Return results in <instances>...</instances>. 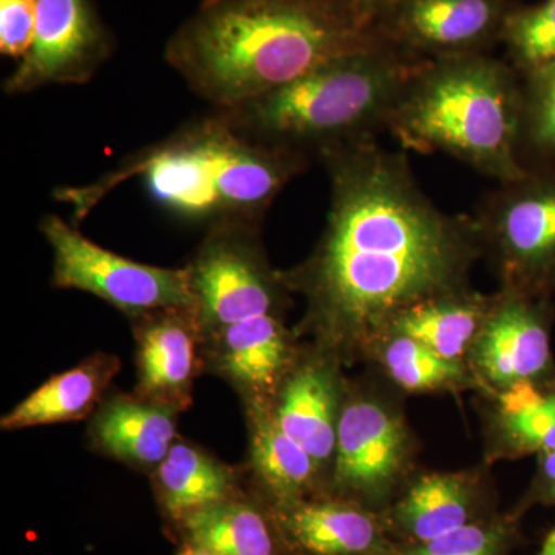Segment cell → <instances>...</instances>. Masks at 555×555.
Segmentation results:
<instances>
[{
  "mask_svg": "<svg viewBox=\"0 0 555 555\" xmlns=\"http://www.w3.org/2000/svg\"><path fill=\"white\" fill-rule=\"evenodd\" d=\"M382 38L357 0H203L164 56L201 100L228 108Z\"/></svg>",
  "mask_w": 555,
  "mask_h": 555,
  "instance_id": "cell-2",
  "label": "cell"
},
{
  "mask_svg": "<svg viewBox=\"0 0 555 555\" xmlns=\"http://www.w3.org/2000/svg\"><path fill=\"white\" fill-rule=\"evenodd\" d=\"M521 78L489 53L425 61L409 78L386 130L403 150L443 153L496 184L524 177Z\"/></svg>",
  "mask_w": 555,
  "mask_h": 555,
  "instance_id": "cell-4",
  "label": "cell"
},
{
  "mask_svg": "<svg viewBox=\"0 0 555 555\" xmlns=\"http://www.w3.org/2000/svg\"><path fill=\"white\" fill-rule=\"evenodd\" d=\"M36 28V0H0V53L24 60Z\"/></svg>",
  "mask_w": 555,
  "mask_h": 555,
  "instance_id": "cell-29",
  "label": "cell"
},
{
  "mask_svg": "<svg viewBox=\"0 0 555 555\" xmlns=\"http://www.w3.org/2000/svg\"><path fill=\"white\" fill-rule=\"evenodd\" d=\"M418 451L390 383L347 379L326 494L383 513L420 473Z\"/></svg>",
  "mask_w": 555,
  "mask_h": 555,
  "instance_id": "cell-6",
  "label": "cell"
},
{
  "mask_svg": "<svg viewBox=\"0 0 555 555\" xmlns=\"http://www.w3.org/2000/svg\"><path fill=\"white\" fill-rule=\"evenodd\" d=\"M521 520L513 509L499 511L422 545L396 543L389 555H514L524 542Z\"/></svg>",
  "mask_w": 555,
  "mask_h": 555,
  "instance_id": "cell-26",
  "label": "cell"
},
{
  "mask_svg": "<svg viewBox=\"0 0 555 555\" xmlns=\"http://www.w3.org/2000/svg\"><path fill=\"white\" fill-rule=\"evenodd\" d=\"M401 393L480 392L466 363L451 361L422 343L397 332H385L369 346L364 360Z\"/></svg>",
  "mask_w": 555,
  "mask_h": 555,
  "instance_id": "cell-25",
  "label": "cell"
},
{
  "mask_svg": "<svg viewBox=\"0 0 555 555\" xmlns=\"http://www.w3.org/2000/svg\"><path fill=\"white\" fill-rule=\"evenodd\" d=\"M53 250V284L104 299L134 318L153 310L195 308L188 269H166L120 257L86 238L57 215L40 221Z\"/></svg>",
  "mask_w": 555,
  "mask_h": 555,
  "instance_id": "cell-9",
  "label": "cell"
},
{
  "mask_svg": "<svg viewBox=\"0 0 555 555\" xmlns=\"http://www.w3.org/2000/svg\"><path fill=\"white\" fill-rule=\"evenodd\" d=\"M477 397L486 466L555 451V378Z\"/></svg>",
  "mask_w": 555,
  "mask_h": 555,
  "instance_id": "cell-18",
  "label": "cell"
},
{
  "mask_svg": "<svg viewBox=\"0 0 555 555\" xmlns=\"http://www.w3.org/2000/svg\"><path fill=\"white\" fill-rule=\"evenodd\" d=\"M489 466L449 473H418L383 511L387 534L397 545H422L499 513Z\"/></svg>",
  "mask_w": 555,
  "mask_h": 555,
  "instance_id": "cell-13",
  "label": "cell"
},
{
  "mask_svg": "<svg viewBox=\"0 0 555 555\" xmlns=\"http://www.w3.org/2000/svg\"><path fill=\"white\" fill-rule=\"evenodd\" d=\"M137 335L138 396L182 411L192 404L204 345L195 308L153 310L133 318Z\"/></svg>",
  "mask_w": 555,
  "mask_h": 555,
  "instance_id": "cell-15",
  "label": "cell"
},
{
  "mask_svg": "<svg viewBox=\"0 0 555 555\" xmlns=\"http://www.w3.org/2000/svg\"><path fill=\"white\" fill-rule=\"evenodd\" d=\"M422 60L382 39L310 69L286 86L219 109L246 137L320 160L377 138Z\"/></svg>",
  "mask_w": 555,
  "mask_h": 555,
  "instance_id": "cell-5",
  "label": "cell"
},
{
  "mask_svg": "<svg viewBox=\"0 0 555 555\" xmlns=\"http://www.w3.org/2000/svg\"><path fill=\"white\" fill-rule=\"evenodd\" d=\"M177 555H215L207 551L206 547H201L198 545H193V543H181L179 545Z\"/></svg>",
  "mask_w": 555,
  "mask_h": 555,
  "instance_id": "cell-32",
  "label": "cell"
},
{
  "mask_svg": "<svg viewBox=\"0 0 555 555\" xmlns=\"http://www.w3.org/2000/svg\"><path fill=\"white\" fill-rule=\"evenodd\" d=\"M470 217L499 288L553 297L555 164L528 169L521 178L496 184Z\"/></svg>",
  "mask_w": 555,
  "mask_h": 555,
  "instance_id": "cell-7",
  "label": "cell"
},
{
  "mask_svg": "<svg viewBox=\"0 0 555 555\" xmlns=\"http://www.w3.org/2000/svg\"><path fill=\"white\" fill-rule=\"evenodd\" d=\"M520 159L526 170L555 164V62L521 78Z\"/></svg>",
  "mask_w": 555,
  "mask_h": 555,
  "instance_id": "cell-28",
  "label": "cell"
},
{
  "mask_svg": "<svg viewBox=\"0 0 555 555\" xmlns=\"http://www.w3.org/2000/svg\"><path fill=\"white\" fill-rule=\"evenodd\" d=\"M115 50L93 0H36L31 49L5 80L9 94L89 82Z\"/></svg>",
  "mask_w": 555,
  "mask_h": 555,
  "instance_id": "cell-11",
  "label": "cell"
},
{
  "mask_svg": "<svg viewBox=\"0 0 555 555\" xmlns=\"http://www.w3.org/2000/svg\"><path fill=\"white\" fill-rule=\"evenodd\" d=\"M178 411L139 396L102 401L91 420V444L137 469L155 470L177 441Z\"/></svg>",
  "mask_w": 555,
  "mask_h": 555,
  "instance_id": "cell-20",
  "label": "cell"
},
{
  "mask_svg": "<svg viewBox=\"0 0 555 555\" xmlns=\"http://www.w3.org/2000/svg\"><path fill=\"white\" fill-rule=\"evenodd\" d=\"M153 489L170 526L204 507L244 494L232 467L203 449L178 440L153 470Z\"/></svg>",
  "mask_w": 555,
  "mask_h": 555,
  "instance_id": "cell-24",
  "label": "cell"
},
{
  "mask_svg": "<svg viewBox=\"0 0 555 555\" xmlns=\"http://www.w3.org/2000/svg\"><path fill=\"white\" fill-rule=\"evenodd\" d=\"M259 233L244 222L210 225L185 268L204 339L250 318L284 315L292 292L270 266Z\"/></svg>",
  "mask_w": 555,
  "mask_h": 555,
  "instance_id": "cell-8",
  "label": "cell"
},
{
  "mask_svg": "<svg viewBox=\"0 0 555 555\" xmlns=\"http://www.w3.org/2000/svg\"><path fill=\"white\" fill-rule=\"evenodd\" d=\"M343 366L339 358L321 347H301L270 401L278 425L315 460L327 483L347 385Z\"/></svg>",
  "mask_w": 555,
  "mask_h": 555,
  "instance_id": "cell-14",
  "label": "cell"
},
{
  "mask_svg": "<svg viewBox=\"0 0 555 555\" xmlns=\"http://www.w3.org/2000/svg\"><path fill=\"white\" fill-rule=\"evenodd\" d=\"M179 543L215 555H294L272 507L257 494H240L189 514L171 526Z\"/></svg>",
  "mask_w": 555,
  "mask_h": 555,
  "instance_id": "cell-21",
  "label": "cell"
},
{
  "mask_svg": "<svg viewBox=\"0 0 555 555\" xmlns=\"http://www.w3.org/2000/svg\"><path fill=\"white\" fill-rule=\"evenodd\" d=\"M255 492L270 507L326 494L327 478L272 414L270 403H246Z\"/></svg>",
  "mask_w": 555,
  "mask_h": 555,
  "instance_id": "cell-19",
  "label": "cell"
},
{
  "mask_svg": "<svg viewBox=\"0 0 555 555\" xmlns=\"http://www.w3.org/2000/svg\"><path fill=\"white\" fill-rule=\"evenodd\" d=\"M294 555H389L396 543L379 511L331 494L272 507Z\"/></svg>",
  "mask_w": 555,
  "mask_h": 555,
  "instance_id": "cell-16",
  "label": "cell"
},
{
  "mask_svg": "<svg viewBox=\"0 0 555 555\" xmlns=\"http://www.w3.org/2000/svg\"><path fill=\"white\" fill-rule=\"evenodd\" d=\"M312 159L241 133L219 109L139 150L86 185L61 188L54 198L89 217L118 185L141 178L153 199L178 217L210 225L244 222L261 228L284 189Z\"/></svg>",
  "mask_w": 555,
  "mask_h": 555,
  "instance_id": "cell-3",
  "label": "cell"
},
{
  "mask_svg": "<svg viewBox=\"0 0 555 555\" xmlns=\"http://www.w3.org/2000/svg\"><path fill=\"white\" fill-rule=\"evenodd\" d=\"M507 0H397L379 33L416 60L488 53L500 42Z\"/></svg>",
  "mask_w": 555,
  "mask_h": 555,
  "instance_id": "cell-12",
  "label": "cell"
},
{
  "mask_svg": "<svg viewBox=\"0 0 555 555\" xmlns=\"http://www.w3.org/2000/svg\"><path fill=\"white\" fill-rule=\"evenodd\" d=\"M500 42L520 78L555 62V0L511 7Z\"/></svg>",
  "mask_w": 555,
  "mask_h": 555,
  "instance_id": "cell-27",
  "label": "cell"
},
{
  "mask_svg": "<svg viewBox=\"0 0 555 555\" xmlns=\"http://www.w3.org/2000/svg\"><path fill=\"white\" fill-rule=\"evenodd\" d=\"M320 163L331 181L326 228L312 254L281 273L306 299L298 335L353 364L403 310L473 286L483 247L473 217L423 192L406 150L371 138Z\"/></svg>",
  "mask_w": 555,
  "mask_h": 555,
  "instance_id": "cell-1",
  "label": "cell"
},
{
  "mask_svg": "<svg viewBox=\"0 0 555 555\" xmlns=\"http://www.w3.org/2000/svg\"><path fill=\"white\" fill-rule=\"evenodd\" d=\"M298 334L283 315H261L233 324L204 339L214 345V364L219 374L238 387L246 403H270L297 361Z\"/></svg>",
  "mask_w": 555,
  "mask_h": 555,
  "instance_id": "cell-17",
  "label": "cell"
},
{
  "mask_svg": "<svg viewBox=\"0 0 555 555\" xmlns=\"http://www.w3.org/2000/svg\"><path fill=\"white\" fill-rule=\"evenodd\" d=\"M539 555H555V526L547 532L540 547Z\"/></svg>",
  "mask_w": 555,
  "mask_h": 555,
  "instance_id": "cell-33",
  "label": "cell"
},
{
  "mask_svg": "<svg viewBox=\"0 0 555 555\" xmlns=\"http://www.w3.org/2000/svg\"><path fill=\"white\" fill-rule=\"evenodd\" d=\"M535 506L555 507V451L535 456L534 476L511 509L525 517Z\"/></svg>",
  "mask_w": 555,
  "mask_h": 555,
  "instance_id": "cell-30",
  "label": "cell"
},
{
  "mask_svg": "<svg viewBox=\"0 0 555 555\" xmlns=\"http://www.w3.org/2000/svg\"><path fill=\"white\" fill-rule=\"evenodd\" d=\"M553 326L551 298L496 288L466 360L480 386L478 393L555 378Z\"/></svg>",
  "mask_w": 555,
  "mask_h": 555,
  "instance_id": "cell-10",
  "label": "cell"
},
{
  "mask_svg": "<svg viewBox=\"0 0 555 555\" xmlns=\"http://www.w3.org/2000/svg\"><path fill=\"white\" fill-rule=\"evenodd\" d=\"M120 369L118 357L96 353L76 367L54 375L2 416L3 430L79 422L102 403Z\"/></svg>",
  "mask_w": 555,
  "mask_h": 555,
  "instance_id": "cell-23",
  "label": "cell"
},
{
  "mask_svg": "<svg viewBox=\"0 0 555 555\" xmlns=\"http://www.w3.org/2000/svg\"><path fill=\"white\" fill-rule=\"evenodd\" d=\"M492 299L494 294H483L473 286L438 295L403 310L385 332L406 335L438 356L466 363Z\"/></svg>",
  "mask_w": 555,
  "mask_h": 555,
  "instance_id": "cell-22",
  "label": "cell"
},
{
  "mask_svg": "<svg viewBox=\"0 0 555 555\" xmlns=\"http://www.w3.org/2000/svg\"><path fill=\"white\" fill-rule=\"evenodd\" d=\"M357 2L366 20L378 25L379 21L396 5L397 0H357Z\"/></svg>",
  "mask_w": 555,
  "mask_h": 555,
  "instance_id": "cell-31",
  "label": "cell"
}]
</instances>
